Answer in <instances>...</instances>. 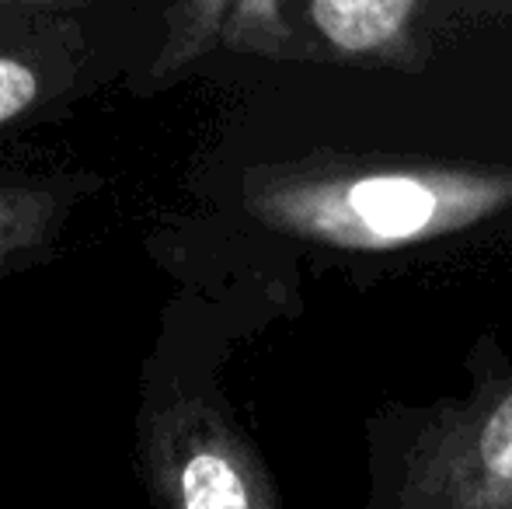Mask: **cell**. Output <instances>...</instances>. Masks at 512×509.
Segmentation results:
<instances>
[{
  "label": "cell",
  "mask_w": 512,
  "mask_h": 509,
  "mask_svg": "<svg viewBox=\"0 0 512 509\" xmlns=\"http://www.w3.org/2000/svg\"><path fill=\"white\" fill-rule=\"evenodd\" d=\"M244 210L269 231L328 252H405L512 210V168L415 157L310 154L255 168Z\"/></svg>",
  "instance_id": "6da1fadb"
},
{
  "label": "cell",
  "mask_w": 512,
  "mask_h": 509,
  "mask_svg": "<svg viewBox=\"0 0 512 509\" xmlns=\"http://www.w3.org/2000/svg\"><path fill=\"white\" fill-rule=\"evenodd\" d=\"M133 426L136 468L157 509H283L262 450L206 367L185 304L168 307L143 363Z\"/></svg>",
  "instance_id": "7a4b0ae2"
},
{
  "label": "cell",
  "mask_w": 512,
  "mask_h": 509,
  "mask_svg": "<svg viewBox=\"0 0 512 509\" xmlns=\"http://www.w3.org/2000/svg\"><path fill=\"white\" fill-rule=\"evenodd\" d=\"M366 509H512V367L425 408Z\"/></svg>",
  "instance_id": "3957f363"
},
{
  "label": "cell",
  "mask_w": 512,
  "mask_h": 509,
  "mask_svg": "<svg viewBox=\"0 0 512 509\" xmlns=\"http://www.w3.org/2000/svg\"><path fill=\"white\" fill-rule=\"evenodd\" d=\"M418 0H314L300 7L310 53L363 67H418L425 56Z\"/></svg>",
  "instance_id": "277c9868"
},
{
  "label": "cell",
  "mask_w": 512,
  "mask_h": 509,
  "mask_svg": "<svg viewBox=\"0 0 512 509\" xmlns=\"http://www.w3.org/2000/svg\"><path fill=\"white\" fill-rule=\"evenodd\" d=\"M98 178H0V276L39 262Z\"/></svg>",
  "instance_id": "5b68a950"
},
{
  "label": "cell",
  "mask_w": 512,
  "mask_h": 509,
  "mask_svg": "<svg viewBox=\"0 0 512 509\" xmlns=\"http://www.w3.org/2000/svg\"><path fill=\"white\" fill-rule=\"evenodd\" d=\"M53 98L46 56L35 49H21L14 42H0V126L42 109Z\"/></svg>",
  "instance_id": "8992f818"
},
{
  "label": "cell",
  "mask_w": 512,
  "mask_h": 509,
  "mask_svg": "<svg viewBox=\"0 0 512 509\" xmlns=\"http://www.w3.org/2000/svg\"><path fill=\"white\" fill-rule=\"evenodd\" d=\"M502 11H506V14H509V11H512V7H502Z\"/></svg>",
  "instance_id": "52a82bcc"
}]
</instances>
